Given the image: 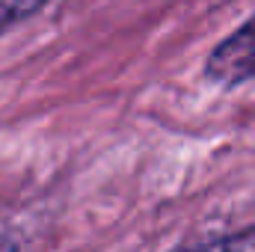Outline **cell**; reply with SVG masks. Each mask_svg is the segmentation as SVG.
Returning a JSON list of instances; mask_svg holds the SVG:
<instances>
[{
	"instance_id": "1",
	"label": "cell",
	"mask_w": 255,
	"mask_h": 252,
	"mask_svg": "<svg viewBox=\"0 0 255 252\" xmlns=\"http://www.w3.org/2000/svg\"><path fill=\"white\" fill-rule=\"evenodd\" d=\"M205 71L220 86H238L255 77V18L214 48Z\"/></svg>"
},
{
	"instance_id": "2",
	"label": "cell",
	"mask_w": 255,
	"mask_h": 252,
	"mask_svg": "<svg viewBox=\"0 0 255 252\" xmlns=\"http://www.w3.org/2000/svg\"><path fill=\"white\" fill-rule=\"evenodd\" d=\"M178 252H255V229L226 235V238H214L205 244H193V247H184Z\"/></svg>"
},
{
	"instance_id": "3",
	"label": "cell",
	"mask_w": 255,
	"mask_h": 252,
	"mask_svg": "<svg viewBox=\"0 0 255 252\" xmlns=\"http://www.w3.org/2000/svg\"><path fill=\"white\" fill-rule=\"evenodd\" d=\"M48 0H0V30H6L9 24L33 15L36 9H42Z\"/></svg>"
},
{
	"instance_id": "4",
	"label": "cell",
	"mask_w": 255,
	"mask_h": 252,
	"mask_svg": "<svg viewBox=\"0 0 255 252\" xmlns=\"http://www.w3.org/2000/svg\"><path fill=\"white\" fill-rule=\"evenodd\" d=\"M0 252H18V244L6 235H0Z\"/></svg>"
}]
</instances>
